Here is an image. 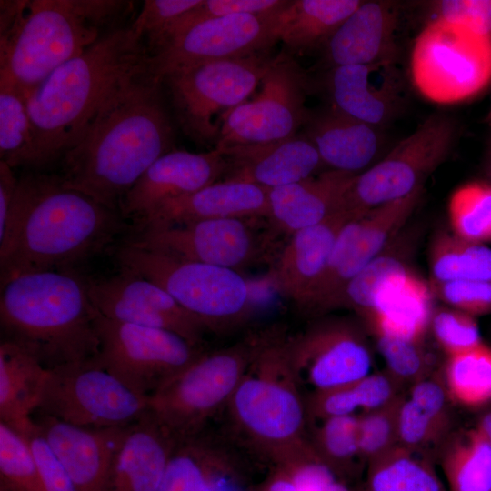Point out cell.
I'll list each match as a JSON object with an SVG mask.
<instances>
[{
	"label": "cell",
	"instance_id": "obj_1",
	"mask_svg": "<svg viewBox=\"0 0 491 491\" xmlns=\"http://www.w3.org/2000/svg\"><path fill=\"white\" fill-rule=\"evenodd\" d=\"M163 80L148 68L123 83L61 158L64 185L116 211L150 165L175 149Z\"/></svg>",
	"mask_w": 491,
	"mask_h": 491
},
{
	"label": "cell",
	"instance_id": "obj_2",
	"mask_svg": "<svg viewBox=\"0 0 491 491\" xmlns=\"http://www.w3.org/2000/svg\"><path fill=\"white\" fill-rule=\"evenodd\" d=\"M124 227L116 211L66 187L58 174L23 175L0 230L1 284L25 273L70 269Z\"/></svg>",
	"mask_w": 491,
	"mask_h": 491
},
{
	"label": "cell",
	"instance_id": "obj_3",
	"mask_svg": "<svg viewBox=\"0 0 491 491\" xmlns=\"http://www.w3.org/2000/svg\"><path fill=\"white\" fill-rule=\"evenodd\" d=\"M149 53L132 25L106 34L26 95L31 145L23 166L40 169L77 142L105 101L148 68Z\"/></svg>",
	"mask_w": 491,
	"mask_h": 491
},
{
	"label": "cell",
	"instance_id": "obj_4",
	"mask_svg": "<svg viewBox=\"0 0 491 491\" xmlns=\"http://www.w3.org/2000/svg\"><path fill=\"white\" fill-rule=\"evenodd\" d=\"M96 315L87 279L71 269L25 273L1 284L2 340L47 369L98 354Z\"/></svg>",
	"mask_w": 491,
	"mask_h": 491
},
{
	"label": "cell",
	"instance_id": "obj_5",
	"mask_svg": "<svg viewBox=\"0 0 491 491\" xmlns=\"http://www.w3.org/2000/svg\"><path fill=\"white\" fill-rule=\"evenodd\" d=\"M285 341L278 333L260 350L223 412L225 437L273 467L312 448L305 395Z\"/></svg>",
	"mask_w": 491,
	"mask_h": 491
},
{
	"label": "cell",
	"instance_id": "obj_6",
	"mask_svg": "<svg viewBox=\"0 0 491 491\" xmlns=\"http://www.w3.org/2000/svg\"><path fill=\"white\" fill-rule=\"evenodd\" d=\"M115 0L27 1L15 25L0 35V80L26 95L55 69L99 40L125 7Z\"/></svg>",
	"mask_w": 491,
	"mask_h": 491
},
{
	"label": "cell",
	"instance_id": "obj_7",
	"mask_svg": "<svg viewBox=\"0 0 491 491\" xmlns=\"http://www.w3.org/2000/svg\"><path fill=\"white\" fill-rule=\"evenodd\" d=\"M276 330L247 335L194 362L148 396L147 412L176 442L203 432L223 414L243 376Z\"/></svg>",
	"mask_w": 491,
	"mask_h": 491
},
{
	"label": "cell",
	"instance_id": "obj_8",
	"mask_svg": "<svg viewBox=\"0 0 491 491\" xmlns=\"http://www.w3.org/2000/svg\"><path fill=\"white\" fill-rule=\"evenodd\" d=\"M115 252L122 270L157 284L210 331L229 327L245 316L249 286L235 269L177 259L127 243Z\"/></svg>",
	"mask_w": 491,
	"mask_h": 491
},
{
	"label": "cell",
	"instance_id": "obj_9",
	"mask_svg": "<svg viewBox=\"0 0 491 491\" xmlns=\"http://www.w3.org/2000/svg\"><path fill=\"white\" fill-rule=\"evenodd\" d=\"M409 77L416 92L434 104L477 96L491 83V35L431 19L414 40Z\"/></svg>",
	"mask_w": 491,
	"mask_h": 491
},
{
	"label": "cell",
	"instance_id": "obj_10",
	"mask_svg": "<svg viewBox=\"0 0 491 491\" xmlns=\"http://www.w3.org/2000/svg\"><path fill=\"white\" fill-rule=\"evenodd\" d=\"M276 55L271 52L219 60L175 70L163 77L184 134L202 145L217 142L215 115L246 101L260 85Z\"/></svg>",
	"mask_w": 491,
	"mask_h": 491
},
{
	"label": "cell",
	"instance_id": "obj_11",
	"mask_svg": "<svg viewBox=\"0 0 491 491\" xmlns=\"http://www.w3.org/2000/svg\"><path fill=\"white\" fill-rule=\"evenodd\" d=\"M456 136L455 119L431 115L375 165L356 175L345 194L343 209L358 215L423 188L426 179L448 157Z\"/></svg>",
	"mask_w": 491,
	"mask_h": 491
},
{
	"label": "cell",
	"instance_id": "obj_12",
	"mask_svg": "<svg viewBox=\"0 0 491 491\" xmlns=\"http://www.w3.org/2000/svg\"><path fill=\"white\" fill-rule=\"evenodd\" d=\"M148 397L125 386L95 358L48 369L35 412L83 427L126 426L147 411Z\"/></svg>",
	"mask_w": 491,
	"mask_h": 491
},
{
	"label": "cell",
	"instance_id": "obj_13",
	"mask_svg": "<svg viewBox=\"0 0 491 491\" xmlns=\"http://www.w3.org/2000/svg\"><path fill=\"white\" fill-rule=\"evenodd\" d=\"M99 351L94 357L135 393L148 397L204 350L176 333L112 320L98 312Z\"/></svg>",
	"mask_w": 491,
	"mask_h": 491
},
{
	"label": "cell",
	"instance_id": "obj_14",
	"mask_svg": "<svg viewBox=\"0 0 491 491\" xmlns=\"http://www.w3.org/2000/svg\"><path fill=\"white\" fill-rule=\"evenodd\" d=\"M259 94L224 115L215 148L275 142L300 132L308 107L310 75L285 51L265 75Z\"/></svg>",
	"mask_w": 491,
	"mask_h": 491
},
{
	"label": "cell",
	"instance_id": "obj_15",
	"mask_svg": "<svg viewBox=\"0 0 491 491\" xmlns=\"http://www.w3.org/2000/svg\"><path fill=\"white\" fill-rule=\"evenodd\" d=\"M422 194L423 188H420L346 222L335 241L318 283L301 311L316 316L337 308L346 285L406 226Z\"/></svg>",
	"mask_w": 491,
	"mask_h": 491
},
{
	"label": "cell",
	"instance_id": "obj_16",
	"mask_svg": "<svg viewBox=\"0 0 491 491\" xmlns=\"http://www.w3.org/2000/svg\"><path fill=\"white\" fill-rule=\"evenodd\" d=\"M285 343L304 395L345 386L372 373L373 354L365 332L347 318L316 320Z\"/></svg>",
	"mask_w": 491,
	"mask_h": 491
},
{
	"label": "cell",
	"instance_id": "obj_17",
	"mask_svg": "<svg viewBox=\"0 0 491 491\" xmlns=\"http://www.w3.org/2000/svg\"><path fill=\"white\" fill-rule=\"evenodd\" d=\"M282 10L263 15H233L202 22L150 55L148 71L163 79L181 68L271 52L278 41V16Z\"/></svg>",
	"mask_w": 491,
	"mask_h": 491
},
{
	"label": "cell",
	"instance_id": "obj_18",
	"mask_svg": "<svg viewBox=\"0 0 491 491\" xmlns=\"http://www.w3.org/2000/svg\"><path fill=\"white\" fill-rule=\"evenodd\" d=\"M92 304L103 316L168 330L201 346L205 324L153 281L122 270L106 278L87 279Z\"/></svg>",
	"mask_w": 491,
	"mask_h": 491
},
{
	"label": "cell",
	"instance_id": "obj_19",
	"mask_svg": "<svg viewBox=\"0 0 491 491\" xmlns=\"http://www.w3.org/2000/svg\"><path fill=\"white\" fill-rule=\"evenodd\" d=\"M125 243L166 256L237 270L256 258L255 234L244 219H213L139 229Z\"/></svg>",
	"mask_w": 491,
	"mask_h": 491
},
{
	"label": "cell",
	"instance_id": "obj_20",
	"mask_svg": "<svg viewBox=\"0 0 491 491\" xmlns=\"http://www.w3.org/2000/svg\"><path fill=\"white\" fill-rule=\"evenodd\" d=\"M326 95L328 104L367 124L384 127L406 104V86L397 64L341 65L310 75V93Z\"/></svg>",
	"mask_w": 491,
	"mask_h": 491
},
{
	"label": "cell",
	"instance_id": "obj_21",
	"mask_svg": "<svg viewBox=\"0 0 491 491\" xmlns=\"http://www.w3.org/2000/svg\"><path fill=\"white\" fill-rule=\"evenodd\" d=\"M226 167L216 148L204 153L174 149L155 160L125 195L121 215L138 220L168 201L218 182Z\"/></svg>",
	"mask_w": 491,
	"mask_h": 491
},
{
	"label": "cell",
	"instance_id": "obj_22",
	"mask_svg": "<svg viewBox=\"0 0 491 491\" xmlns=\"http://www.w3.org/2000/svg\"><path fill=\"white\" fill-rule=\"evenodd\" d=\"M398 5L393 1H362L342 23L323 50L315 70L349 65L397 64Z\"/></svg>",
	"mask_w": 491,
	"mask_h": 491
},
{
	"label": "cell",
	"instance_id": "obj_23",
	"mask_svg": "<svg viewBox=\"0 0 491 491\" xmlns=\"http://www.w3.org/2000/svg\"><path fill=\"white\" fill-rule=\"evenodd\" d=\"M217 150L227 164L224 180L268 189L312 177L325 167L316 146L301 132L275 142Z\"/></svg>",
	"mask_w": 491,
	"mask_h": 491
},
{
	"label": "cell",
	"instance_id": "obj_24",
	"mask_svg": "<svg viewBox=\"0 0 491 491\" xmlns=\"http://www.w3.org/2000/svg\"><path fill=\"white\" fill-rule=\"evenodd\" d=\"M34 421L76 491H105L115 454L128 426L83 427L43 415Z\"/></svg>",
	"mask_w": 491,
	"mask_h": 491
},
{
	"label": "cell",
	"instance_id": "obj_25",
	"mask_svg": "<svg viewBox=\"0 0 491 491\" xmlns=\"http://www.w3.org/2000/svg\"><path fill=\"white\" fill-rule=\"evenodd\" d=\"M300 132L316 146L325 166L358 175L386 154L382 128L331 105L308 108Z\"/></svg>",
	"mask_w": 491,
	"mask_h": 491
},
{
	"label": "cell",
	"instance_id": "obj_26",
	"mask_svg": "<svg viewBox=\"0 0 491 491\" xmlns=\"http://www.w3.org/2000/svg\"><path fill=\"white\" fill-rule=\"evenodd\" d=\"M268 216V188L223 180L168 201L136 222L140 229H147L213 219L246 220Z\"/></svg>",
	"mask_w": 491,
	"mask_h": 491
},
{
	"label": "cell",
	"instance_id": "obj_27",
	"mask_svg": "<svg viewBox=\"0 0 491 491\" xmlns=\"http://www.w3.org/2000/svg\"><path fill=\"white\" fill-rule=\"evenodd\" d=\"M235 449L205 432L177 443L157 491H240Z\"/></svg>",
	"mask_w": 491,
	"mask_h": 491
},
{
	"label": "cell",
	"instance_id": "obj_28",
	"mask_svg": "<svg viewBox=\"0 0 491 491\" xmlns=\"http://www.w3.org/2000/svg\"><path fill=\"white\" fill-rule=\"evenodd\" d=\"M355 216L338 210L319 224L292 234L283 249L275 269V284L300 310L318 283L341 228Z\"/></svg>",
	"mask_w": 491,
	"mask_h": 491
},
{
	"label": "cell",
	"instance_id": "obj_29",
	"mask_svg": "<svg viewBox=\"0 0 491 491\" xmlns=\"http://www.w3.org/2000/svg\"><path fill=\"white\" fill-rule=\"evenodd\" d=\"M176 444L146 411L125 428L105 491H157Z\"/></svg>",
	"mask_w": 491,
	"mask_h": 491
},
{
	"label": "cell",
	"instance_id": "obj_30",
	"mask_svg": "<svg viewBox=\"0 0 491 491\" xmlns=\"http://www.w3.org/2000/svg\"><path fill=\"white\" fill-rule=\"evenodd\" d=\"M355 174L328 170L305 180L269 189V216L281 231L294 234L343 209Z\"/></svg>",
	"mask_w": 491,
	"mask_h": 491
},
{
	"label": "cell",
	"instance_id": "obj_31",
	"mask_svg": "<svg viewBox=\"0 0 491 491\" xmlns=\"http://www.w3.org/2000/svg\"><path fill=\"white\" fill-rule=\"evenodd\" d=\"M434 294L414 270L391 286L363 318L376 336L423 341L429 330Z\"/></svg>",
	"mask_w": 491,
	"mask_h": 491
},
{
	"label": "cell",
	"instance_id": "obj_32",
	"mask_svg": "<svg viewBox=\"0 0 491 491\" xmlns=\"http://www.w3.org/2000/svg\"><path fill=\"white\" fill-rule=\"evenodd\" d=\"M48 369L19 346L0 345V418L27 436L35 427V412Z\"/></svg>",
	"mask_w": 491,
	"mask_h": 491
},
{
	"label": "cell",
	"instance_id": "obj_33",
	"mask_svg": "<svg viewBox=\"0 0 491 491\" xmlns=\"http://www.w3.org/2000/svg\"><path fill=\"white\" fill-rule=\"evenodd\" d=\"M361 3L359 0L290 1L278 16V41L292 56L320 54Z\"/></svg>",
	"mask_w": 491,
	"mask_h": 491
},
{
	"label": "cell",
	"instance_id": "obj_34",
	"mask_svg": "<svg viewBox=\"0 0 491 491\" xmlns=\"http://www.w3.org/2000/svg\"><path fill=\"white\" fill-rule=\"evenodd\" d=\"M415 232L404 227L346 285L337 307L350 308L363 319L391 286L414 270L411 258L416 245Z\"/></svg>",
	"mask_w": 491,
	"mask_h": 491
},
{
	"label": "cell",
	"instance_id": "obj_35",
	"mask_svg": "<svg viewBox=\"0 0 491 491\" xmlns=\"http://www.w3.org/2000/svg\"><path fill=\"white\" fill-rule=\"evenodd\" d=\"M438 458L449 491H491V446L476 427L451 433Z\"/></svg>",
	"mask_w": 491,
	"mask_h": 491
},
{
	"label": "cell",
	"instance_id": "obj_36",
	"mask_svg": "<svg viewBox=\"0 0 491 491\" xmlns=\"http://www.w3.org/2000/svg\"><path fill=\"white\" fill-rule=\"evenodd\" d=\"M367 466L366 491H446L429 457L400 446Z\"/></svg>",
	"mask_w": 491,
	"mask_h": 491
},
{
	"label": "cell",
	"instance_id": "obj_37",
	"mask_svg": "<svg viewBox=\"0 0 491 491\" xmlns=\"http://www.w3.org/2000/svg\"><path fill=\"white\" fill-rule=\"evenodd\" d=\"M428 259L432 282H491V249L486 244L439 231L430 244Z\"/></svg>",
	"mask_w": 491,
	"mask_h": 491
},
{
	"label": "cell",
	"instance_id": "obj_38",
	"mask_svg": "<svg viewBox=\"0 0 491 491\" xmlns=\"http://www.w3.org/2000/svg\"><path fill=\"white\" fill-rule=\"evenodd\" d=\"M442 376L451 401L466 407L491 402V347L482 343L446 356Z\"/></svg>",
	"mask_w": 491,
	"mask_h": 491
},
{
	"label": "cell",
	"instance_id": "obj_39",
	"mask_svg": "<svg viewBox=\"0 0 491 491\" xmlns=\"http://www.w3.org/2000/svg\"><path fill=\"white\" fill-rule=\"evenodd\" d=\"M313 424L309 441L319 459L343 480L354 474L363 463L358 446V415L334 416Z\"/></svg>",
	"mask_w": 491,
	"mask_h": 491
},
{
	"label": "cell",
	"instance_id": "obj_40",
	"mask_svg": "<svg viewBox=\"0 0 491 491\" xmlns=\"http://www.w3.org/2000/svg\"><path fill=\"white\" fill-rule=\"evenodd\" d=\"M447 215L455 235L491 243V182L474 180L456 188L448 200Z\"/></svg>",
	"mask_w": 491,
	"mask_h": 491
},
{
	"label": "cell",
	"instance_id": "obj_41",
	"mask_svg": "<svg viewBox=\"0 0 491 491\" xmlns=\"http://www.w3.org/2000/svg\"><path fill=\"white\" fill-rule=\"evenodd\" d=\"M31 145L25 95L0 80V155L12 168L23 166Z\"/></svg>",
	"mask_w": 491,
	"mask_h": 491
},
{
	"label": "cell",
	"instance_id": "obj_42",
	"mask_svg": "<svg viewBox=\"0 0 491 491\" xmlns=\"http://www.w3.org/2000/svg\"><path fill=\"white\" fill-rule=\"evenodd\" d=\"M1 491H45L27 438L0 421Z\"/></svg>",
	"mask_w": 491,
	"mask_h": 491
},
{
	"label": "cell",
	"instance_id": "obj_43",
	"mask_svg": "<svg viewBox=\"0 0 491 491\" xmlns=\"http://www.w3.org/2000/svg\"><path fill=\"white\" fill-rule=\"evenodd\" d=\"M385 370L404 388L433 375L438 369L435 355L423 341H410L386 336L375 337Z\"/></svg>",
	"mask_w": 491,
	"mask_h": 491
},
{
	"label": "cell",
	"instance_id": "obj_44",
	"mask_svg": "<svg viewBox=\"0 0 491 491\" xmlns=\"http://www.w3.org/2000/svg\"><path fill=\"white\" fill-rule=\"evenodd\" d=\"M450 435V422L428 414L405 394L398 413L400 446L429 457L432 450L438 453Z\"/></svg>",
	"mask_w": 491,
	"mask_h": 491
},
{
	"label": "cell",
	"instance_id": "obj_45",
	"mask_svg": "<svg viewBox=\"0 0 491 491\" xmlns=\"http://www.w3.org/2000/svg\"><path fill=\"white\" fill-rule=\"evenodd\" d=\"M404 396L402 393L387 405L358 415L359 452L367 465L399 446L398 413Z\"/></svg>",
	"mask_w": 491,
	"mask_h": 491
},
{
	"label": "cell",
	"instance_id": "obj_46",
	"mask_svg": "<svg viewBox=\"0 0 491 491\" xmlns=\"http://www.w3.org/2000/svg\"><path fill=\"white\" fill-rule=\"evenodd\" d=\"M201 0H145L132 26L142 36L150 55L165 47L178 19Z\"/></svg>",
	"mask_w": 491,
	"mask_h": 491
},
{
	"label": "cell",
	"instance_id": "obj_47",
	"mask_svg": "<svg viewBox=\"0 0 491 491\" xmlns=\"http://www.w3.org/2000/svg\"><path fill=\"white\" fill-rule=\"evenodd\" d=\"M429 330L446 356L483 343L475 316L450 306L434 308Z\"/></svg>",
	"mask_w": 491,
	"mask_h": 491
},
{
	"label": "cell",
	"instance_id": "obj_48",
	"mask_svg": "<svg viewBox=\"0 0 491 491\" xmlns=\"http://www.w3.org/2000/svg\"><path fill=\"white\" fill-rule=\"evenodd\" d=\"M289 2L287 0H201L196 6L178 19L168 35L165 47L202 22L233 15L276 13L284 9Z\"/></svg>",
	"mask_w": 491,
	"mask_h": 491
},
{
	"label": "cell",
	"instance_id": "obj_49",
	"mask_svg": "<svg viewBox=\"0 0 491 491\" xmlns=\"http://www.w3.org/2000/svg\"><path fill=\"white\" fill-rule=\"evenodd\" d=\"M428 282L434 296L450 307L473 316L491 312V282L489 281Z\"/></svg>",
	"mask_w": 491,
	"mask_h": 491
},
{
	"label": "cell",
	"instance_id": "obj_50",
	"mask_svg": "<svg viewBox=\"0 0 491 491\" xmlns=\"http://www.w3.org/2000/svg\"><path fill=\"white\" fill-rule=\"evenodd\" d=\"M282 466L289 471L297 491H351L345 481L319 459L313 447Z\"/></svg>",
	"mask_w": 491,
	"mask_h": 491
},
{
	"label": "cell",
	"instance_id": "obj_51",
	"mask_svg": "<svg viewBox=\"0 0 491 491\" xmlns=\"http://www.w3.org/2000/svg\"><path fill=\"white\" fill-rule=\"evenodd\" d=\"M433 19L462 25L472 31L491 35V0H442L434 2Z\"/></svg>",
	"mask_w": 491,
	"mask_h": 491
},
{
	"label": "cell",
	"instance_id": "obj_52",
	"mask_svg": "<svg viewBox=\"0 0 491 491\" xmlns=\"http://www.w3.org/2000/svg\"><path fill=\"white\" fill-rule=\"evenodd\" d=\"M25 437L35 459L45 491H76L65 466L39 432L36 425Z\"/></svg>",
	"mask_w": 491,
	"mask_h": 491
},
{
	"label": "cell",
	"instance_id": "obj_53",
	"mask_svg": "<svg viewBox=\"0 0 491 491\" xmlns=\"http://www.w3.org/2000/svg\"><path fill=\"white\" fill-rule=\"evenodd\" d=\"M18 177L12 167L5 161H0V230L5 226L12 206Z\"/></svg>",
	"mask_w": 491,
	"mask_h": 491
},
{
	"label": "cell",
	"instance_id": "obj_54",
	"mask_svg": "<svg viewBox=\"0 0 491 491\" xmlns=\"http://www.w3.org/2000/svg\"><path fill=\"white\" fill-rule=\"evenodd\" d=\"M259 491H297L294 480L286 467L274 466L272 474Z\"/></svg>",
	"mask_w": 491,
	"mask_h": 491
},
{
	"label": "cell",
	"instance_id": "obj_55",
	"mask_svg": "<svg viewBox=\"0 0 491 491\" xmlns=\"http://www.w3.org/2000/svg\"><path fill=\"white\" fill-rule=\"evenodd\" d=\"M491 446V409L486 411L476 426Z\"/></svg>",
	"mask_w": 491,
	"mask_h": 491
},
{
	"label": "cell",
	"instance_id": "obj_56",
	"mask_svg": "<svg viewBox=\"0 0 491 491\" xmlns=\"http://www.w3.org/2000/svg\"><path fill=\"white\" fill-rule=\"evenodd\" d=\"M485 173L488 178V181L491 182V138L488 143L486 155Z\"/></svg>",
	"mask_w": 491,
	"mask_h": 491
},
{
	"label": "cell",
	"instance_id": "obj_57",
	"mask_svg": "<svg viewBox=\"0 0 491 491\" xmlns=\"http://www.w3.org/2000/svg\"><path fill=\"white\" fill-rule=\"evenodd\" d=\"M486 121L491 125V106H490V110L488 112L487 117H486Z\"/></svg>",
	"mask_w": 491,
	"mask_h": 491
},
{
	"label": "cell",
	"instance_id": "obj_58",
	"mask_svg": "<svg viewBox=\"0 0 491 491\" xmlns=\"http://www.w3.org/2000/svg\"><path fill=\"white\" fill-rule=\"evenodd\" d=\"M363 491H366V490H363Z\"/></svg>",
	"mask_w": 491,
	"mask_h": 491
}]
</instances>
